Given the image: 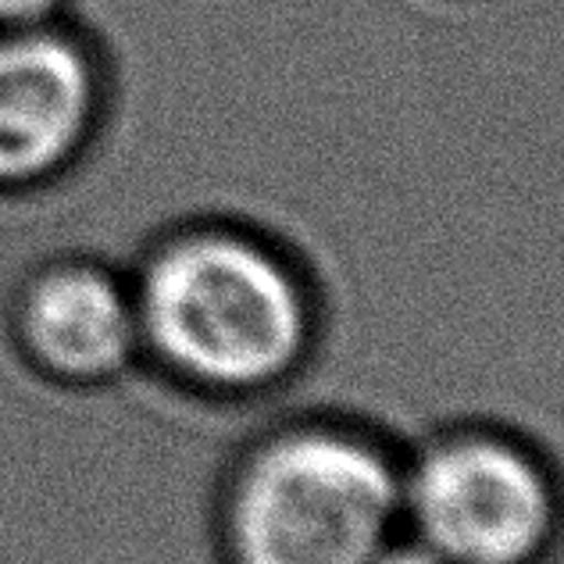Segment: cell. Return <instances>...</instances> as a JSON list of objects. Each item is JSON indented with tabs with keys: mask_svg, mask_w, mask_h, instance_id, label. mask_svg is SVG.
Here are the masks:
<instances>
[{
	"mask_svg": "<svg viewBox=\"0 0 564 564\" xmlns=\"http://www.w3.org/2000/svg\"><path fill=\"white\" fill-rule=\"evenodd\" d=\"M129 286L143 354L204 393L272 390L311 350L307 286L279 250L240 229L169 236Z\"/></svg>",
	"mask_w": 564,
	"mask_h": 564,
	"instance_id": "1",
	"label": "cell"
},
{
	"mask_svg": "<svg viewBox=\"0 0 564 564\" xmlns=\"http://www.w3.org/2000/svg\"><path fill=\"white\" fill-rule=\"evenodd\" d=\"M404 522V465L339 425L264 436L226 486L229 564H368Z\"/></svg>",
	"mask_w": 564,
	"mask_h": 564,
	"instance_id": "2",
	"label": "cell"
},
{
	"mask_svg": "<svg viewBox=\"0 0 564 564\" xmlns=\"http://www.w3.org/2000/svg\"><path fill=\"white\" fill-rule=\"evenodd\" d=\"M404 522L447 564H536L557 525L554 479L511 436L451 433L404 465Z\"/></svg>",
	"mask_w": 564,
	"mask_h": 564,
	"instance_id": "3",
	"label": "cell"
},
{
	"mask_svg": "<svg viewBox=\"0 0 564 564\" xmlns=\"http://www.w3.org/2000/svg\"><path fill=\"white\" fill-rule=\"evenodd\" d=\"M97 97V68L72 36L0 29V189L62 172L90 137Z\"/></svg>",
	"mask_w": 564,
	"mask_h": 564,
	"instance_id": "4",
	"label": "cell"
},
{
	"mask_svg": "<svg viewBox=\"0 0 564 564\" xmlns=\"http://www.w3.org/2000/svg\"><path fill=\"white\" fill-rule=\"evenodd\" d=\"M25 361L54 382L100 386L143 354L132 286L90 261H62L25 282L14 307Z\"/></svg>",
	"mask_w": 564,
	"mask_h": 564,
	"instance_id": "5",
	"label": "cell"
},
{
	"mask_svg": "<svg viewBox=\"0 0 564 564\" xmlns=\"http://www.w3.org/2000/svg\"><path fill=\"white\" fill-rule=\"evenodd\" d=\"M62 0H0V29L51 25Z\"/></svg>",
	"mask_w": 564,
	"mask_h": 564,
	"instance_id": "6",
	"label": "cell"
},
{
	"mask_svg": "<svg viewBox=\"0 0 564 564\" xmlns=\"http://www.w3.org/2000/svg\"><path fill=\"white\" fill-rule=\"evenodd\" d=\"M368 564H447V561H443L440 554H433L425 543H419L414 536H408V540L393 536Z\"/></svg>",
	"mask_w": 564,
	"mask_h": 564,
	"instance_id": "7",
	"label": "cell"
}]
</instances>
